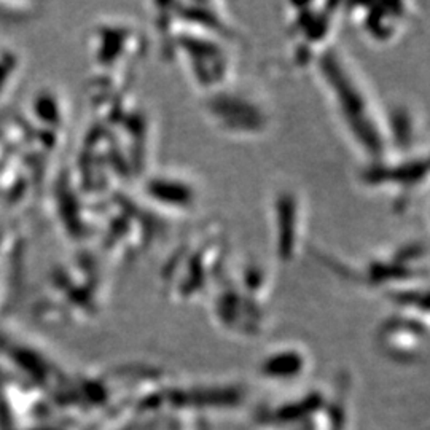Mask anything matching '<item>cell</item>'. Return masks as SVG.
Segmentation results:
<instances>
[{
  "instance_id": "ba28073f",
  "label": "cell",
  "mask_w": 430,
  "mask_h": 430,
  "mask_svg": "<svg viewBox=\"0 0 430 430\" xmlns=\"http://www.w3.org/2000/svg\"><path fill=\"white\" fill-rule=\"evenodd\" d=\"M341 9L335 2L285 4V38L293 69H314L319 57L333 45Z\"/></svg>"
},
{
  "instance_id": "8992f818",
  "label": "cell",
  "mask_w": 430,
  "mask_h": 430,
  "mask_svg": "<svg viewBox=\"0 0 430 430\" xmlns=\"http://www.w3.org/2000/svg\"><path fill=\"white\" fill-rule=\"evenodd\" d=\"M358 180L365 190L386 197L395 212H407L427 190V148L389 153L381 160L365 162Z\"/></svg>"
},
{
  "instance_id": "5b68a950",
  "label": "cell",
  "mask_w": 430,
  "mask_h": 430,
  "mask_svg": "<svg viewBox=\"0 0 430 430\" xmlns=\"http://www.w3.org/2000/svg\"><path fill=\"white\" fill-rule=\"evenodd\" d=\"M331 266H341V268L333 270L348 279H354L353 282L365 289L377 292L389 298L408 287L427 284V244L419 239H409L387 250H382L381 253H376L360 265H355L354 268L338 262Z\"/></svg>"
},
{
  "instance_id": "7c38bea8",
  "label": "cell",
  "mask_w": 430,
  "mask_h": 430,
  "mask_svg": "<svg viewBox=\"0 0 430 430\" xmlns=\"http://www.w3.org/2000/svg\"><path fill=\"white\" fill-rule=\"evenodd\" d=\"M416 15L409 2H377L353 5L348 16L365 40L376 47H389L407 34Z\"/></svg>"
},
{
  "instance_id": "7a4b0ae2",
  "label": "cell",
  "mask_w": 430,
  "mask_h": 430,
  "mask_svg": "<svg viewBox=\"0 0 430 430\" xmlns=\"http://www.w3.org/2000/svg\"><path fill=\"white\" fill-rule=\"evenodd\" d=\"M230 238L219 221H206L174 247L161 265L160 282L177 303H192L211 295L228 270Z\"/></svg>"
},
{
  "instance_id": "6da1fadb",
  "label": "cell",
  "mask_w": 430,
  "mask_h": 430,
  "mask_svg": "<svg viewBox=\"0 0 430 430\" xmlns=\"http://www.w3.org/2000/svg\"><path fill=\"white\" fill-rule=\"evenodd\" d=\"M312 70L341 128L365 162L389 155L384 110L380 109L365 78L344 51L331 45Z\"/></svg>"
},
{
  "instance_id": "9c48e42d",
  "label": "cell",
  "mask_w": 430,
  "mask_h": 430,
  "mask_svg": "<svg viewBox=\"0 0 430 430\" xmlns=\"http://www.w3.org/2000/svg\"><path fill=\"white\" fill-rule=\"evenodd\" d=\"M167 220L142 203L140 198H123L116 204L109 239L123 260L140 258L152 250L167 231ZM110 243V244H112Z\"/></svg>"
},
{
  "instance_id": "4fadbf2b",
  "label": "cell",
  "mask_w": 430,
  "mask_h": 430,
  "mask_svg": "<svg viewBox=\"0 0 430 430\" xmlns=\"http://www.w3.org/2000/svg\"><path fill=\"white\" fill-rule=\"evenodd\" d=\"M429 312L395 309L376 331L377 346L389 358L414 362L427 346Z\"/></svg>"
},
{
  "instance_id": "277c9868",
  "label": "cell",
  "mask_w": 430,
  "mask_h": 430,
  "mask_svg": "<svg viewBox=\"0 0 430 430\" xmlns=\"http://www.w3.org/2000/svg\"><path fill=\"white\" fill-rule=\"evenodd\" d=\"M158 42L162 56L177 64L203 96L231 82L233 43L187 28L169 29L158 35Z\"/></svg>"
},
{
  "instance_id": "30bf717a",
  "label": "cell",
  "mask_w": 430,
  "mask_h": 430,
  "mask_svg": "<svg viewBox=\"0 0 430 430\" xmlns=\"http://www.w3.org/2000/svg\"><path fill=\"white\" fill-rule=\"evenodd\" d=\"M271 247L281 265L293 263L306 239V204L303 194L290 185L279 187L270 199Z\"/></svg>"
},
{
  "instance_id": "52a82bcc",
  "label": "cell",
  "mask_w": 430,
  "mask_h": 430,
  "mask_svg": "<svg viewBox=\"0 0 430 430\" xmlns=\"http://www.w3.org/2000/svg\"><path fill=\"white\" fill-rule=\"evenodd\" d=\"M203 112L207 121L230 139L262 138L271 126V110L263 96L231 82L203 96Z\"/></svg>"
},
{
  "instance_id": "3957f363",
  "label": "cell",
  "mask_w": 430,
  "mask_h": 430,
  "mask_svg": "<svg viewBox=\"0 0 430 430\" xmlns=\"http://www.w3.org/2000/svg\"><path fill=\"white\" fill-rule=\"evenodd\" d=\"M272 295L271 272L258 262L226 270L211 292V311L221 329L236 335H253L268 319Z\"/></svg>"
},
{
  "instance_id": "8fae6325",
  "label": "cell",
  "mask_w": 430,
  "mask_h": 430,
  "mask_svg": "<svg viewBox=\"0 0 430 430\" xmlns=\"http://www.w3.org/2000/svg\"><path fill=\"white\" fill-rule=\"evenodd\" d=\"M139 198L150 209L169 220L197 211L201 203V188L185 172L158 171L143 175Z\"/></svg>"
}]
</instances>
